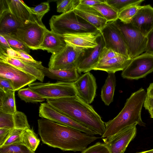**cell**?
<instances>
[{
	"mask_svg": "<svg viewBox=\"0 0 153 153\" xmlns=\"http://www.w3.org/2000/svg\"><path fill=\"white\" fill-rule=\"evenodd\" d=\"M38 134L43 143L64 151L82 152L99 138L44 118L38 120Z\"/></svg>",
	"mask_w": 153,
	"mask_h": 153,
	"instance_id": "cell-1",
	"label": "cell"
},
{
	"mask_svg": "<svg viewBox=\"0 0 153 153\" xmlns=\"http://www.w3.org/2000/svg\"><path fill=\"white\" fill-rule=\"evenodd\" d=\"M4 1L6 7L22 26L30 21L38 22L31 14L29 7L23 1L6 0Z\"/></svg>",
	"mask_w": 153,
	"mask_h": 153,
	"instance_id": "cell-20",
	"label": "cell"
},
{
	"mask_svg": "<svg viewBox=\"0 0 153 153\" xmlns=\"http://www.w3.org/2000/svg\"><path fill=\"white\" fill-rule=\"evenodd\" d=\"M46 27L43 23L30 21L19 28L14 34L30 49H39Z\"/></svg>",
	"mask_w": 153,
	"mask_h": 153,
	"instance_id": "cell-7",
	"label": "cell"
},
{
	"mask_svg": "<svg viewBox=\"0 0 153 153\" xmlns=\"http://www.w3.org/2000/svg\"><path fill=\"white\" fill-rule=\"evenodd\" d=\"M15 91L0 89V111L13 114L17 111Z\"/></svg>",
	"mask_w": 153,
	"mask_h": 153,
	"instance_id": "cell-25",
	"label": "cell"
},
{
	"mask_svg": "<svg viewBox=\"0 0 153 153\" xmlns=\"http://www.w3.org/2000/svg\"><path fill=\"white\" fill-rule=\"evenodd\" d=\"M143 106L148 111L153 109V98L146 95Z\"/></svg>",
	"mask_w": 153,
	"mask_h": 153,
	"instance_id": "cell-46",
	"label": "cell"
},
{
	"mask_svg": "<svg viewBox=\"0 0 153 153\" xmlns=\"http://www.w3.org/2000/svg\"><path fill=\"white\" fill-rule=\"evenodd\" d=\"M22 26L7 8L4 0L0 1V34H14Z\"/></svg>",
	"mask_w": 153,
	"mask_h": 153,
	"instance_id": "cell-21",
	"label": "cell"
},
{
	"mask_svg": "<svg viewBox=\"0 0 153 153\" xmlns=\"http://www.w3.org/2000/svg\"><path fill=\"white\" fill-rule=\"evenodd\" d=\"M0 89L15 91L12 82L10 80L0 77Z\"/></svg>",
	"mask_w": 153,
	"mask_h": 153,
	"instance_id": "cell-43",
	"label": "cell"
},
{
	"mask_svg": "<svg viewBox=\"0 0 153 153\" xmlns=\"http://www.w3.org/2000/svg\"><path fill=\"white\" fill-rule=\"evenodd\" d=\"M146 37L147 41L146 53L153 55V28L148 33Z\"/></svg>",
	"mask_w": 153,
	"mask_h": 153,
	"instance_id": "cell-42",
	"label": "cell"
},
{
	"mask_svg": "<svg viewBox=\"0 0 153 153\" xmlns=\"http://www.w3.org/2000/svg\"><path fill=\"white\" fill-rule=\"evenodd\" d=\"M84 51L67 44L59 52L51 55L48 68L51 69L62 70L76 68L79 59Z\"/></svg>",
	"mask_w": 153,
	"mask_h": 153,
	"instance_id": "cell-10",
	"label": "cell"
},
{
	"mask_svg": "<svg viewBox=\"0 0 153 153\" xmlns=\"http://www.w3.org/2000/svg\"><path fill=\"white\" fill-rule=\"evenodd\" d=\"M81 153H111L107 145L104 142H98L85 149Z\"/></svg>",
	"mask_w": 153,
	"mask_h": 153,
	"instance_id": "cell-39",
	"label": "cell"
},
{
	"mask_svg": "<svg viewBox=\"0 0 153 153\" xmlns=\"http://www.w3.org/2000/svg\"><path fill=\"white\" fill-rule=\"evenodd\" d=\"M80 0H59L56 1L57 11L65 13L73 10L79 4Z\"/></svg>",
	"mask_w": 153,
	"mask_h": 153,
	"instance_id": "cell-35",
	"label": "cell"
},
{
	"mask_svg": "<svg viewBox=\"0 0 153 153\" xmlns=\"http://www.w3.org/2000/svg\"><path fill=\"white\" fill-rule=\"evenodd\" d=\"M18 95L19 97L26 102L36 103L42 102L45 99L35 92L29 87L21 89L18 91Z\"/></svg>",
	"mask_w": 153,
	"mask_h": 153,
	"instance_id": "cell-30",
	"label": "cell"
},
{
	"mask_svg": "<svg viewBox=\"0 0 153 153\" xmlns=\"http://www.w3.org/2000/svg\"><path fill=\"white\" fill-rule=\"evenodd\" d=\"M137 125L134 124L111 137L102 139L111 153H124L136 136Z\"/></svg>",
	"mask_w": 153,
	"mask_h": 153,
	"instance_id": "cell-13",
	"label": "cell"
},
{
	"mask_svg": "<svg viewBox=\"0 0 153 153\" xmlns=\"http://www.w3.org/2000/svg\"><path fill=\"white\" fill-rule=\"evenodd\" d=\"M144 1V0H106L107 4L119 11L128 6L135 4L140 5Z\"/></svg>",
	"mask_w": 153,
	"mask_h": 153,
	"instance_id": "cell-38",
	"label": "cell"
},
{
	"mask_svg": "<svg viewBox=\"0 0 153 153\" xmlns=\"http://www.w3.org/2000/svg\"><path fill=\"white\" fill-rule=\"evenodd\" d=\"M15 128L13 114H8L0 111V128Z\"/></svg>",
	"mask_w": 153,
	"mask_h": 153,
	"instance_id": "cell-40",
	"label": "cell"
},
{
	"mask_svg": "<svg viewBox=\"0 0 153 153\" xmlns=\"http://www.w3.org/2000/svg\"><path fill=\"white\" fill-rule=\"evenodd\" d=\"M0 46L5 50L12 48L6 39L3 35L1 34H0Z\"/></svg>",
	"mask_w": 153,
	"mask_h": 153,
	"instance_id": "cell-47",
	"label": "cell"
},
{
	"mask_svg": "<svg viewBox=\"0 0 153 153\" xmlns=\"http://www.w3.org/2000/svg\"><path fill=\"white\" fill-rule=\"evenodd\" d=\"M131 59L120 54L102 63L97 64L93 69L105 71L108 74L115 73L123 71L128 65Z\"/></svg>",
	"mask_w": 153,
	"mask_h": 153,
	"instance_id": "cell-23",
	"label": "cell"
},
{
	"mask_svg": "<svg viewBox=\"0 0 153 153\" xmlns=\"http://www.w3.org/2000/svg\"><path fill=\"white\" fill-rule=\"evenodd\" d=\"M40 140L33 130L30 128L23 130L22 143L31 151L35 152L40 143Z\"/></svg>",
	"mask_w": 153,
	"mask_h": 153,
	"instance_id": "cell-29",
	"label": "cell"
},
{
	"mask_svg": "<svg viewBox=\"0 0 153 153\" xmlns=\"http://www.w3.org/2000/svg\"><path fill=\"white\" fill-rule=\"evenodd\" d=\"M136 153H153V149L151 150L137 152Z\"/></svg>",
	"mask_w": 153,
	"mask_h": 153,
	"instance_id": "cell-49",
	"label": "cell"
},
{
	"mask_svg": "<svg viewBox=\"0 0 153 153\" xmlns=\"http://www.w3.org/2000/svg\"><path fill=\"white\" fill-rule=\"evenodd\" d=\"M153 71V55L146 53L131 59L121 75L125 79L137 80Z\"/></svg>",
	"mask_w": 153,
	"mask_h": 153,
	"instance_id": "cell-8",
	"label": "cell"
},
{
	"mask_svg": "<svg viewBox=\"0 0 153 153\" xmlns=\"http://www.w3.org/2000/svg\"><path fill=\"white\" fill-rule=\"evenodd\" d=\"M96 80L93 75L88 72L82 74L73 82L77 95L88 104L93 102L96 95Z\"/></svg>",
	"mask_w": 153,
	"mask_h": 153,
	"instance_id": "cell-15",
	"label": "cell"
},
{
	"mask_svg": "<svg viewBox=\"0 0 153 153\" xmlns=\"http://www.w3.org/2000/svg\"><path fill=\"white\" fill-rule=\"evenodd\" d=\"M28 86L45 99L77 95L73 82L58 81L54 83L33 82L29 85Z\"/></svg>",
	"mask_w": 153,
	"mask_h": 153,
	"instance_id": "cell-6",
	"label": "cell"
},
{
	"mask_svg": "<svg viewBox=\"0 0 153 153\" xmlns=\"http://www.w3.org/2000/svg\"><path fill=\"white\" fill-rule=\"evenodd\" d=\"M150 115V117L153 118V109L148 111Z\"/></svg>",
	"mask_w": 153,
	"mask_h": 153,
	"instance_id": "cell-50",
	"label": "cell"
},
{
	"mask_svg": "<svg viewBox=\"0 0 153 153\" xmlns=\"http://www.w3.org/2000/svg\"><path fill=\"white\" fill-rule=\"evenodd\" d=\"M39 116L42 118L74 128L89 135L98 134L94 131L61 113L47 102L40 104L39 108Z\"/></svg>",
	"mask_w": 153,
	"mask_h": 153,
	"instance_id": "cell-9",
	"label": "cell"
},
{
	"mask_svg": "<svg viewBox=\"0 0 153 153\" xmlns=\"http://www.w3.org/2000/svg\"><path fill=\"white\" fill-rule=\"evenodd\" d=\"M13 115L15 128L24 129L30 128L27 116L24 113L17 111Z\"/></svg>",
	"mask_w": 153,
	"mask_h": 153,
	"instance_id": "cell-36",
	"label": "cell"
},
{
	"mask_svg": "<svg viewBox=\"0 0 153 153\" xmlns=\"http://www.w3.org/2000/svg\"><path fill=\"white\" fill-rule=\"evenodd\" d=\"M0 62L8 64L33 76L40 82H43L44 81L45 76L40 69L27 63L10 57L1 46H0Z\"/></svg>",
	"mask_w": 153,
	"mask_h": 153,
	"instance_id": "cell-19",
	"label": "cell"
},
{
	"mask_svg": "<svg viewBox=\"0 0 153 153\" xmlns=\"http://www.w3.org/2000/svg\"><path fill=\"white\" fill-rule=\"evenodd\" d=\"M130 22L146 36L153 28V7L149 4L142 6Z\"/></svg>",
	"mask_w": 153,
	"mask_h": 153,
	"instance_id": "cell-17",
	"label": "cell"
},
{
	"mask_svg": "<svg viewBox=\"0 0 153 153\" xmlns=\"http://www.w3.org/2000/svg\"><path fill=\"white\" fill-rule=\"evenodd\" d=\"M73 11L76 15L101 31L108 23L103 16L92 7L79 3Z\"/></svg>",
	"mask_w": 153,
	"mask_h": 153,
	"instance_id": "cell-18",
	"label": "cell"
},
{
	"mask_svg": "<svg viewBox=\"0 0 153 153\" xmlns=\"http://www.w3.org/2000/svg\"><path fill=\"white\" fill-rule=\"evenodd\" d=\"M101 32L106 48L129 57L126 44L115 21L108 22Z\"/></svg>",
	"mask_w": 153,
	"mask_h": 153,
	"instance_id": "cell-11",
	"label": "cell"
},
{
	"mask_svg": "<svg viewBox=\"0 0 153 153\" xmlns=\"http://www.w3.org/2000/svg\"><path fill=\"white\" fill-rule=\"evenodd\" d=\"M62 36L56 34L47 28L45 30L44 38L39 49L46 50L54 55L59 52L66 45Z\"/></svg>",
	"mask_w": 153,
	"mask_h": 153,
	"instance_id": "cell-22",
	"label": "cell"
},
{
	"mask_svg": "<svg viewBox=\"0 0 153 153\" xmlns=\"http://www.w3.org/2000/svg\"><path fill=\"white\" fill-rule=\"evenodd\" d=\"M45 76L63 82H74L80 76L76 68L62 70L50 69L44 67L40 69Z\"/></svg>",
	"mask_w": 153,
	"mask_h": 153,
	"instance_id": "cell-24",
	"label": "cell"
},
{
	"mask_svg": "<svg viewBox=\"0 0 153 153\" xmlns=\"http://www.w3.org/2000/svg\"><path fill=\"white\" fill-rule=\"evenodd\" d=\"M49 24L51 31L61 36L72 33L94 31L98 30L76 15L73 10L52 16L49 20Z\"/></svg>",
	"mask_w": 153,
	"mask_h": 153,
	"instance_id": "cell-4",
	"label": "cell"
},
{
	"mask_svg": "<svg viewBox=\"0 0 153 153\" xmlns=\"http://www.w3.org/2000/svg\"><path fill=\"white\" fill-rule=\"evenodd\" d=\"M0 77L8 79L12 82L15 91H19L37 79L33 76L14 67L0 62Z\"/></svg>",
	"mask_w": 153,
	"mask_h": 153,
	"instance_id": "cell-14",
	"label": "cell"
},
{
	"mask_svg": "<svg viewBox=\"0 0 153 153\" xmlns=\"http://www.w3.org/2000/svg\"><path fill=\"white\" fill-rule=\"evenodd\" d=\"M142 7L139 5H132L122 9L119 11L118 19L124 23L130 22L131 19Z\"/></svg>",
	"mask_w": 153,
	"mask_h": 153,
	"instance_id": "cell-31",
	"label": "cell"
},
{
	"mask_svg": "<svg viewBox=\"0 0 153 153\" xmlns=\"http://www.w3.org/2000/svg\"><path fill=\"white\" fill-rule=\"evenodd\" d=\"M24 129H13L3 144L0 146H7L16 143H22V134Z\"/></svg>",
	"mask_w": 153,
	"mask_h": 153,
	"instance_id": "cell-37",
	"label": "cell"
},
{
	"mask_svg": "<svg viewBox=\"0 0 153 153\" xmlns=\"http://www.w3.org/2000/svg\"><path fill=\"white\" fill-rule=\"evenodd\" d=\"M92 7L98 11L105 19L107 22L115 21L118 19L119 11L105 2L96 4Z\"/></svg>",
	"mask_w": 153,
	"mask_h": 153,
	"instance_id": "cell-28",
	"label": "cell"
},
{
	"mask_svg": "<svg viewBox=\"0 0 153 153\" xmlns=\"http://www.w3.org/2000/svg\"><path fill=\"white\" fill-rule=\"evenodd\" d=\"M29 9L31 14L37 20L42 23V17L49 10V3L48 1L43 2L35 7H29Z\"/></svg>",
	"mask_w": 153,
	"mask_h": 153,
	"instance_id": "cell-33",
	"label": "cell"
},
{
	"mask_svg": "<svg viewBox=\"0 0 153 153\" xmlns=\"http://www.w3.org/2000/svg\"><path fill=\"white\" fill-rule=\"evenodd\" d=\"M146 94V92L142 88L132 93L118 114L112 120L105 123V130L101 138L111 137L135 123L145 126L141 112Z\"/></svg>",
	"mask_w": 153,
	"mask_h": 153,
	"instance_id": "cell-3",
	"label": "cell"
},
{
	"mask_svg": "<svg viewBox=\"0 0 153 153\" xmlns=\"http://www.w3.org/2000/svg\"><path fill=\"white\" fill-rule=\"evenodd\" d=\"M0 153H35L22 143H16L0 147Z\"/></svg>",
	"mask_w": 153,
	"mask_h": 153,
	"instance_id": "cell-32",
	"label": "cell"
},
{
	"mask_svg": "<svg viewBox=\"0 0 153 153\" xmlns=\"http://www.w3.org/2000/svg\"><path fill=\"white\" fill-rule=\"evenodd\" d=\"M115 22L125 42L130 58L132 59L145 51L146 36L130 22L123 23L119 19Z\"/></svg>",
	"mask_w": 153,
	"mask_h": 153,
	"instance_id": "cell-5",
	"label": "cell"
},
{
	"mask_svg": "<svg viewBox=\"0 0 153 153\" xmlns=\"http://www.w3.org/2000/svg\"><path fill=\"white\" fill-rule=\"evenodd\" d=\"M47 102L64 114L102 136L105 127L101 117L92 106L77 95L46 99Z\"/></svg>",
	"mask_w": 153,
	"mask_h": 153,
	"instance_id": "cell-2",
	"label": "cell"
},
{
	"mask_svg": "<svg viewBox=\"0 0 153 153\" xmlns=\"http://www.w3.org/2000/svg\"><path fill=\"white\" fill-rule=\"evenodd\" d=\"M105 1V0H80L79 3L81 4L92 7Z\"/></svg>",
	"mask_w": 153,
	"mask_h": 153,
	"instance_id": "cell-45",
	"label": "cell"
},
{
	"mask_svg": "<svg viewBox=\"0 0 153 153\" xmlns=\"http://www.w3.org/2000/svg\"><path fill=\"white\" fill-rule=\"evenodd\" d=\"M4 49L7 54L11 57L16 58L31 65L39 69L44 67L42 65L41 62L35 60L28 53L24 51L12 48Z\"/></svg>",
	"mask_w": 153,
	"mask_h": 153,
	"instance_id": "cell-27",
	"label": "cell"
},
{
	"mask_svg": "<svg viewBox=\"0 0 153 153\" xmlns=\"http://www.w3.org/2000/svg\"><path fill=\"white\" fill-rule=\"evenodd\" d=\"M120 54L111 49L106 48L105 46L99 55L97 64L115 57Z\"/></svg>",
	"mask_w": 153,
	"mask_h": 153,
	"instance_id": "cell-41",
	"label": "cell"
},
{
	"mask_svg": "<svg viewBox=\"0 0 153 153\" xmlns=\"http://www.w3.org/2000/svg\"><path fill=\"white\" fill-rule=\"evenodd\" d=\"M2 35L6 39L12 49L23 51L28 53H30V49L14 34Z\"/></svg>",
	"mask_w": 153,
	"mask_h": 153,
	"instance_id": "cell-34",
	"label": "cell"
},
{
	"mask_svg": "<svg viewBox=\"0 0 153 153\" xmlns=\"http://www.w3.org/2000/svg\"><path fill=\"white\" fill-rule=\"evenodd\" d=\"M102 35L98 30L92 32H78L63 35L67 44L77 49L85 50L95 48L98 38Z\"/></svg>",
	"mask_w": 153,
	"mask_h": 153,
	"instance_id": "cell-12",
	"label": "cell"
},
{
	"mask_svg": "<svg viewBox=\"0 0 153 153\" xmlns=\"http://www.w3.org/2000/svg\"><path fill=\"white\" fill-rule=\"evenodd\" d=\"M116 86V79L114 73L108 74L101 91V97L105 104L108 106L113 101Z\"/></svg>",
	"mask_w": 153,
	"mask_h": 153,
	"instance_id": "cell-26",
	"label": "cell"
},
{
	"mask_svg": "<svg viewBox=\"0 0 153 153\" xmlns=\"http://www.w3.org/2000/svg\"><path fill=\"white\" fill-rule=\"evenodd\" d=\"M98 42L96 47L85 50L82 53L76 66L79 74L90 72L97 64L100 54L105 46L102 35L98 38Z\"/></svg>",
	"mask_w": 153,
	"mask_h": 153,
	"instance_id": "cell-16",
	"label": "cell"
},
{
	"mask_svg": "<svg viewBox=\"0 0 153 153\" xmlns=\"http://www.w3.org/2000/svg\"><path fill=\"white\" fill-rule=\"evenodd\" d=\"M146 95L153 98V82L150 83L147 88Z\"/></svg>",
	"mask_w": 153,
	"mask_h": 153,
	"instance_id": "cell-48",
	"label": "cell"
},
{
	"mask_svg": "<svg viewBox=\"0 0 153 153\" xmlns=\"http://www.w3.org/2000/svg\"><path fill=\"white\" fill-rule=\"evenodd\" d=\"M13 129L0 128V146L4 143Z\"/></svg>",
	"mask_w": 153,
	"mask_h": 153,
	"instance_id": "cell-44",
	"label": "cell"
}]
</instances>
